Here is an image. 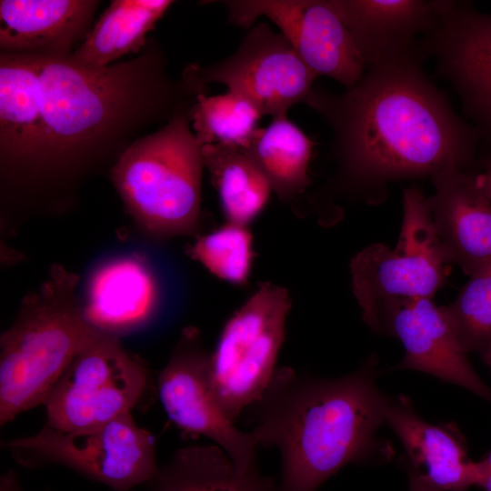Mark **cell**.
Segmentation results:
<instances>
[{
	"label": "cell",
	"mask_w": 491,
	"mask_h": 491,
	"mask_svg": "<svg viewBox=\"0 0 491 491\" xmlns=\"http://www.w3.org/2000/svg\"><path fill=\"white\" fill-rule=\"evenodd\" d=\"M31 55L38 117L25 160L5 193L12 196L71 189L95 168H112L134 142L207 92L183 74H169L155 37L136 56L102 68L83 66L72 54Z\"/></svg>",
	"instance_id": "6da1fadb"
},
{
	"label": "cell",
	"mask_w": 491,
	"mask_h": 491,
	"mask_svg": "<svg viewBox=\"0 0 491 491\" xmlns=\"http://www.w3.org/2000/svg\"><path fill=\"white\" fill-rule=\"evenodd\" d=\"M305 103L331 126L339 186L352 195L463 169L472 155L473 132L416 54L369 66L342 94L312 88Z\"/></svg>",
	"instance_id": "7a4b0ae2"
},
{
	"label": "cell",
	"mask_w": 491,
	"mask_h": 491,
	"mask_svg": "<svg viewBox=\"0 0 491 491\" xmlns=\"http://www.w3.org/2000/svg\"><path fill=\"white\" fill-rule=\"evenodd\" d=\"M376 361L344 376L321 378L277 367L252 412L258 446L280 452L278 491H316L343 466L391 457L377 438L390 401L377 385Z\"/></svg>",
	"instance_id": "3957f363"
},
{
	"label": "cell",
	"mask_w": 491,
	"mask_h": 491,
	"mask_svg": "<svg viewBox=\"0 0 491 491\" xmlns=\"http://www.w3.org/2000/svg\"><path fill=\"white\" fill-rule=\"evenodd\" d=\"M77 277L62 266L21 304L0 339V424L44 405L77 353L95 333L76 295Z\"/></svg>",
	"instance_id": "277c9868"
},
{
	"label": "cell",
	"mask_w": 491,
	"mask_h": 491,
	"mask_svg": "<svg viewBox=\"0 0 491 491\" xmlns=\"http://www.w3.org/2000/svg\"><path fill=\"white\" fill-rule=\"evenodd\" d=\"M191 107L134 142L110 169L127 211L157 237L198 228L205 164L203 145L190 128Z\"/></svg>",
	"instance_id": "5b68a950"
},
{
	"label": "cell",
	"mask_w": 491,
	"mask_h": 491,
	"mask_svg": "<svg viewBox=\"0 0 491 491\" xmlns=\"http://www.w3.org/2000/svg\"><path fill=\"white\" fill-rule=\"evenodd\" d=\"M447 265L427 198L416 186L405 189L396 246L372 244L350 264L352 288L364 321L373 331L384 334L386 319L397 305L432 299L446 279Z\"/></svg>",
	"instance_id": "8992f818"
},
{
	"label": "cell",
	"mask_w": 491,
	"mask_h": 491,
	"mask_svg": "<svg viewBox=\"0 0 491 491\" xmlns=\"http://www.w3.org/2000/svg\"><path fill=\"white\" fill-rule=\"evenodd\" d=\"M291 306L286 288L260 284L225 323L210 354L213 389L234 422L260 399L276 372Z\"/></svg>",
	"instance_id": "52a82bcc"
},
{
	"label": "cell",
	"mask_w": 491,
	"mask_h": 491,
	"mask_svg": "<svg viewBox=\"0 0 491 491\" xmlns=\"http://www.w3.org/2000/svg\"><path fill=\"white\" fill-rule=\"evenodd\" d=\"M25 466H65L114 491L151 481L159 467L152 435L131 413L73 431L45 425L37 433L3 442Z\"/></svg>",
	"instance_id": "ba28073f"
},
{
	"label": "cell",
	"mask_w": 491,
	"mask_h": 491,
	"mask_svg": "<svg viewBox=\"0 0 491 491\" xmlns=\"http://www.w3.org/2000/svg\"><path fill=\"white\" fill-rule=\"evenodd\" d=\"M146 386L145 368L120 337L96 330L48 395L46 425L73 431L131 413Z\"/></svg>",
	"instance_id": "9c48e42d"
},
{
	"label": "cell",
	"mask_w": 491,
	"mask_h": 491,
	"mask_svg": "<svg viewBox=\"0 0 491 491\" xmlns=\"http://www.w3.org/2000/svg\"><path fill=\"white\" fill-rule=\"evenodd\" d=\"M182 73L205 88L223 84L248 100L261 115L273 117L286 115L290 107L305 103L318 76L286 37L266 23L251 26L225 59L207 66L188 64Z\"/></svg>",
	"instance_id": "30bf717a"
},
{
	"label": "cell",
	"mask_w": 491,
	"mask_h": 491,
	"mask_svg": "<svg viewBox=\"0 0 491 491\" xmlns=\"http://www.w3.org/2000/svg\"><path fill=\"white\" fill-rule=\"evenodd\" d=\"M158 393L169 419L181 430L212 440L240 471L256 466L258 446L221 407L212 386L210 353L194 327L185 329L158 377Z\"/></svg>",
	"instance_id": "8fae6325"
},
{
	"label": "cell",
	"mask_w": 491,
	"mask_h": 491,
	"mask_svg": "<svg viewBox=\"0 0 491 491\" xmlns=\"http://www.w3.org/2000/svg\"><path fill=\"white\" fill-rule=\"evenodd\" d=\"M229 22L250 28L260 16L276 24L304 63L318 76H328L346 88L364 75L353 36L328 0H227Z\"/></svg>",
	"instance_id": "7c38bea8"
},
{
	"label": "cell",
	"mask_w": 491,
	"mask_h": 491,
	"mask_svg": "<svg viewBox=\"0 0 491 491\" xmlns=\"http://www.w3.org/2000/svg\"><path fill=\"white\" fill-rule=\"evenodd\" d=\"M427 33L425 51L437 58L440 72L472 113L491 127V15L442 1Z\"/></svg>",
	"instance_id": "4fadbf2b"
},
{
	"label": "cell",
	"mask_w": 491,
	"mask_h": 491,
	"mask_svg": "<svg viewBox=\"0 0 491 491\" xmlns=\"http://www.w3.org/2000/svg\"><path fill=\"white\" fill-rule=\"evenodd\" d=\"M384 335L394 336L403 344L404 356L396 369L429 374L491 405V387L476 374L432 299H411L397 305L386 319Z\"/></svg>",
	"instance_id": "5bb4252c"
},
{
	"label": "cell",
	"mask_w": 491,
	"mask_h": 491,
	"mask_svg": "<svg viewBox=\"0 0 491 491\" xmlns=\"http://www.w3.org/2000/svg\"><path fill=\"white\" fill-rule=\"evenodd\" d=\"M160 299V284L150 262L130 253L114 256L94 268L81 306L94 328L120 337L149 323Z\"/></svg>",
	"instance_id": "9a60e30c"
},
{
	"label": "cell",
	"mask_w": 491,
	"mask_h": 491,
	"mask_svg": "<svg viewBox=\"0 0 491 491\" xmlns=\"http://www.w3.org/2000/svg\"><path fill=\"white\" fill-rule=\"evenodd\" d=\"M474 178L463 169L441 172L431 177L435 193L427 198L446 262L468 276L491 267V202Z\"/></svg>",
	"instance_id": "2e32d148"
},
{
	"label": "cell",
	"mask_w": 491,
	"mask_h": 491,
	"mask_svg": "<svg viewBox=\"0 0 491 491\" xmlns=\"http://www.w3.org/2000/svg\"><path fill=\"white\" fill-rule=\"evenodd\" d=\"M386 423L402 443L409 473L442 491L477 486L479 464L468 458L456 429L423 419L406 396L390 397Z\"/></svg>",
	"instance_id": "e0dca14e"
},
{
	"label": "cell",
	"mask_w": 491,
	"mask_h": 491,
	"mask_svg": "<svg viewBox=\"0 0 491 491\" xmlns=\"http://www.w3.org/2000/svg\"><path fill=\"white\" fill-rule=\"evenodd\" d=\"M442 1L328 0L372 66L414 55L415 37L435 25Z\"/></svg>",
	"instance_id": "ac0fdd59"
},
{
	"label": "cell",
	"mask_w": 491,
	"mask_h": 491,
	"mask_svg": "<svg viewBox=\"0 0 491 491\" xmlns=\"http://www.w3.org/2000/svg\"><path fill=\"white\" fill-rule=\"evenodd\" d=\"M100 1L1 0L2 53L67 55L85 39Z\"/></svg>",
	"instance_id": "d6986e66"
},
{
	"label": "cell",
	"mask_w": 491,
	"mask_h": 491,
	"mask_svg": "<svg viewBox=\"0 0 491 491\" xmlns=\"http://www.w3.org/2000/svg\"><path fill=\"white\" fill-rule=\"evenodd\" d=\"M38 117V72L30 54L0 52V170L6 191L27 155Z\"/></svg>",
	"instance_id": "ffe728a7"
},
{
	"label": "cell",
	"mask_w": 491,
	"mask_h": 491,
	"mask_svg": "<svg viewBox=\"0 0 491 491\" xmlns=\"http://www.w3.org/2000/svg\"><path fill=\"white\" fill-rule=\"evenodd\" d=\"M170 0H114L74 50L72 59L102 68L130 53H139L146 35L174 4Z\"/></svg>",
	"instance_id": "44dd1931"
},
{
	"label": "cell",
	"mask_w": 491,
	"mask_h": 491,
	"mask_svg": "<svg viewBox=\"0 0 491 491\" xmlns=\"http://www.w3.org/2000/svg\"><path fill=\"white\" fill-rule=\"evenodd\" d=\"M152 481V491H278L256 466L238 470L216 445L178 449Z\"/></svg>",
	"instance_id": "7402d4cb"
},
{
	"label": "cell",
	"mask_w": 491,
	"mask_h": 491,
	"mask_svg": "<svg viewBox=\"0 0 491 491\" xmlns=\"http://www.w3.org/2000/svg\"><path fill=\"white\" fill-rule=\"evenodd\" d=\"M314 142L286 115L273 117L257 128L247 148L242 149L282 201L294 200L311 184L308 165Z\"/></svg>",
	"instance_id": "603a6c76"
},
{
	"label": "cell",
	"mask_w": 491,
	"mask_h": 491,
	"mask_svg": "<svg viewBox=\"0 0 491 491\" xmlns=\"http://www.w3.org/2000/svg\"><path fill=\"white\" fill-rule=\"evenodd\" d=\"M202 153L226 222L247 226L269 199L268 181L241 148L209 144Z\"/></svg>",
	"instance_id": "cb8c5ba5"
},
{
	"label": "cell",
	"mask_w": 491,
	"mask_h": 491,
	"mask_svg": "<svg viewBox=\"0 0 491 491\" xmlns=\"http://www.w3.org/2000/svg\"><path fill=\"white\" fill-rule=\"evenodd\" d=\"M198 142L246 149L258 128L259 111L243 96L228 91L224 95L200 94L190 110Z\"/></svg>",
	"instance_id": "d4e9b609"
},
{
	"label": "cell",
	"mask_w": 491,
	"mask_h": 491,
	"mask_svg": "<svg viewBox=\"0 0 491 491\" xmlns=\"http://www.w3.org/2000/svg\"><path fill=\"white\" fill-rule=\"evenodd\" d=\"M440 312L466 353L476 352L487 363L491 357V267L469 280Z\"/></svg>",
	"instance_id": "484cf974"
},
{
	"label": "cell",
	"mask_w": 491,
	"mask_h": 491,
	"mask_svg": "<svg viewBox=\"0 0 491 491\" xmlns=\"http://www.w3.org/2000/svg\"><path fill=\"white\" fill-rule=\"evenodd\" d=\"M188 253L218 278L244 285L253 266V236L246 225L226 222L198 237Z\"/></svg>",
	"instance_id": "4316f807"
},
{
	"label": "cell",
	"mask_w": 491,
	"mask_h": 491,
	"mask_svg": "<svg viewBox=\"0 0 491 491\" xmlns=\"http://www.w3.org/2000/svg\"><path fill=\"white\" fill-rule=\"evenodd\" d=\"M479 464V479L477 486L483 491H491V451L486 458L478 461Z\"/></svg>",
	"instance_id": "83f0119b"
},
{
	"label": "cell",
	"mask_w": 491,
	"mask_h": 491,
	"mask_svg": "<svg viewBox=\"0 0 491 491\" xmlns=\"http://www.w3.org/2000/svg\"><path fill=\"white\" fill-rule=\"evenodd\" d=\"M475 185L479 192L491 202V165L484 172L475 175Z\"/></svg>",
	"instance_id": "f1b7e54d"
},
{
	"label": "cell",
	"mask_w": 491,
	"mask_h": 491,
	"mask_svg": "<svg viewBox=\"0 0 491 491\" xmlns=\"http://www.w3.org/2000/svg\"><path fill=\"white\" fill-rule=\"evenodd\" d=\"M0 491H20L19 481L15 471H8L2 476Z\"/></svg>",
	"instance_id": "f546056e"
},
{
	"label": "cell",
	"mask_w": 491,
	"mask_h": 491,
	"mask_svg": "<svg viewBox=\"0 0 491 491\" xmlns=\"http://www.w3.org/2000/svg\"><path fill=\"white\" fill-rule=\"evenodd\" d=\"M409 473V472H408ZM409 491H442L425 482L417 476L409 473Z\"/></svg>",
	"instance_id": "4dcf8cb0"
},
{
	"label": "cell",
	"mask_w": 491,
	"mask_h": 491,
	"mask_svg": "<svg viewBox=\"0 0 491 491\" xmlns=\"http://www.w3.org/2000/svg\"><path fill=\"white\" fill-rule=\"evenodd\" d=\"M487 364L491 365V357H490V359L488 360Z\"/></svg>",
	"instance_id": "1f68e13d"
},
{
	"label": "cell",
	"mask_w": 491,
	"mask_h": 491,
	"mask_svg": "<svg viewBox=\"0 0 491 491\" xmlns=\"http://www.w3.org/2000/svg\"><path fill=\"white\" fill-rule=\"evenodd\" d=\"M487 165H491V157H490V159H489Z\"/></svg>",
	"instance_id": "d6a6232c"
}]
</instances>
